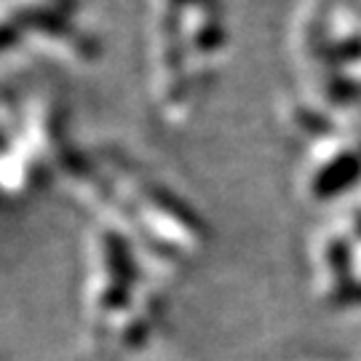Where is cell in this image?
<instances>
[{
	"label": "cell",
	"mask_w": 361,
	"mask_h": 361,
	"mask_svg": "<svg viewBox=\"0 0 361 361\" xmlns=\"http://www.w3.org/2000/svg\"><path fill=\"white\" fill-rule=\"evenodd\" d=\"M361 188V129H345L316 142L300 174V193L310 204L350 198Z\"/></svg>",
	"instance_id": "obj_5"
},
{
	"label": "cell",
	"mask_w": 361,
	"mask_h": 361,
	"mask_svg": "<svg viewBox=\"0 0 361 361\" xmlns=\"http://www.w3.org/2000/svg\"><path fill=\"white\" fill-rule=\"evenodd\" d=\"M97 212V219L129 235L155 268L177 271L207 249L209 233L193 209L113 147L91 155L89 171L73 182Z\"/></svg>",
	"instance_id": "obj_2"
},
{
	"label": "cell",
	"mask_w": 361,
	"mask_h": 361,
	"mask_svg": "<svg viewBox=\"0 0 361 361\" xmlns=\"http://www.w3.org/2000/svg\"><path fill=\"white\" fill-rule=\"evenodd\" d=\"M182 43L190 62V78L204 97L217 78V59L225 51L228 30L219 0H185L182 8Z\"/></svg>",
	"instance_id": "obj_6"
},
{
	"label": "cell",
	"mask_w": 361,
	"mask_h": 361,
	"mask_svg": "<svg viewBox=\"0 0 361 361\" xmlns=\"http://www.w3.org/2000/svg\"><path fill=\"white\" fill-rule=\"evenodd\" d=\"M182 8L185 0H150L147 8L150 102L166 126H182L201 99L182 43Z\"/></svg>",
	"instance_id": "obj_3"
},
{
	"label": "cell",
	"mask_w": 361,
	"mask_h": 361,
	"mask_svg": "<svg viewBox=\"0 0 361 361\" xmlns=\"http://www.w3.org/2000/svg\"><path fill=\"white\" fill-rule=\"evenodd\" d=\"M27 40L43 43L46 49L83 65L102 56V40L89 27H80L75 11L43 3L3 0V51L11 54Z\"/></svg>",
	"instance_id": "obj_4"
},
{
	"label": "cell",
	"mask_w": 361,
	"mask_h": 361,
	"mask_svg": "<svg viewBox=\"0 0 361 361\" xmlns=\"http://www.w3.org/2000/svg\"><path fill=\"white\" fill-rule=\"evenodd\" d=\"M80 313L94 361H126L142 353L164 319V292L140 249L102 219L86 233Z\"/></svg>",
	"instance_id": "obj_1"
}]
</instances>
